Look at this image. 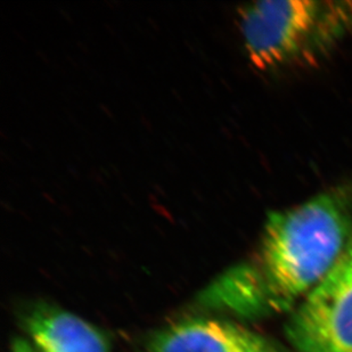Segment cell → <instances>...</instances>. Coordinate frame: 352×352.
<instances>
[{
  "label": "cell",
  "instance_id": "cell-4",
  "mask_svg": "<svg viewBox=\"0 0 352 352\" xmlns=\"http://www.w3.org/2000/svg\"><path fill=\"white\" fill-rule=\"evenodd\" d=\"M148 352H278L263 336L235 322L193 318L154 333Z\"/></svg>",
  "mask_w": 352,
  "mask_h": 352
},
{
  "label": "cell",
  "instance_id": "cell-3",
  "mask_svg": "<svg viewBox=\"0 0 352 352\" xmlns=\"http://www.w3.org/2000/svg\"><path fill=\"white\" fill-rule=\"evenodd\" d=\"M322 10L313 0H266L241 13V32L250 60L259 70L280 67L314 34Z\"/></svg>",
  "mask_w": 352,
  "mask_h": 352
},
{
  "label": "cell",
  "instance_id": "cell-2",
  "mask_svg": "<svg viewBox=\"0 0 352 352\" xmlns=\"http://www.w3.org/2000/svg\"><path fill=\"white\" fill-rule=\"evenodd\" d=\"M287 336L299 352H352V245L293 315Z\"/></svg>",
  "mask_w": 352,
  "mask_h": 352
},
{
  "label": "cell",
  "instance_id": "cell-5",
  "mask_svg": "<svg viewBox=\"0 0 352 352\" xmlns=\"http://www.w3.org/2000/svg\"><path fill=\"white\" fill-rule=\"evenodd\" d=\"M25 322L39 352H110L105 336L95 326L67 310L40 305Z\"/></svg>",
  "mask_w": 352,
  "mask_h": 352
},
{
  "label": "cell",
  "instance_id": "cell-7",
  "mask_svg": "<svg viewBox=\"0 0 352 352\" xmlns=\"http://www.w3.org/2000/svg\"><path fill=\"white\" fill-rule=\"evenodd\" d=\"M351 5H352V3H351Z\"/></svg>",
  "mask_w": 352,
  "mask_h": 352
},
{
  "label": "cell",
  "instance_id": "cell-6",
  "mask_svg": "<svg viewBox=\"0 0 352 352\" xmlns=\"http://www.w3.org/2000/svg\"><path fill=\"white\" fill-rule=\"evenodd\" d=\"M12 352H39L23 339L14 340Z\"/></svg>",
  "mask_w": 352,
  "mask_h": 352
},
{
  "label": "cell",
  "instance_id": "cell-1",
  "mask_svg": "<svg viewBox=\"0 0 352 352\" xmlns=\"http://www.w3.org/2000/svg\"><path fill=\"white\" fill-rule=\"evenodd\" d=\"M351 217L346 199L324 193L270 213L263 239L265 283L280 305L315 289L349 248Z\"/></svg>",
  "mask_w": 352,
  "mask_h": 352
}]
</instances>
